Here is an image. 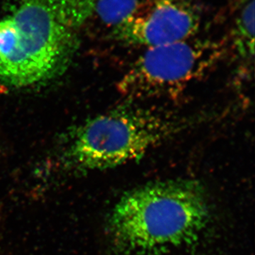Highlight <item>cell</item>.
Segmentation results:
<instances>
[{"instance_id": "8992f818", "label": "cell", "mask_w": 255, "mask_h": 255, "mask_svg": "<svg viewBox=\"0 0 255 255\" xmlns=\"http://www.w3.org/2000/svg\"><path fill=\"white\" fill-rule=\"evenodd\" d=\"M234 6L233 45L240 57L250 59L255 53V0H236Z\"/></svg>"}, {"instance_id": "5b68a950", "label": "cell", "mask_w": 255, "mask_h": 255, "mask_svg": "<svg viewBox=\"0 0 255 255\" xmlns=\"http://www.w3.org/2000/svg\"><path fill=\"white\" fill-rule=\"evenodd\" d=\"M200 23V11L189 0H152L112 28L111 36L128 46L153 48L190 39Z\"/></svg>"}, {"instance_id": "7a4b0ae2", "label": "cell", "mask_w": 255, "mask_h": 255, "mask_svg": "<svg viewBox=\"0 0 255 255\" xmlns=\"http://www.w3.org/2000/svg\"><path fill=\"white\" fill-rule=\"evenodd\" d=\"M194 124V118L121 106L80 126L72 135L65 159L82 170L112 168L140 159Z\"/></svg>"}, {"instance_id": "277c9868", "label": "cell", "mask_w": 255, "mask_h": 255, "mask_svg": "<svg viewBox=\"0 0 255 255\" xmlns=\"http://www.w3.org/2000/svg\"><path fill=\"white\" fill-rule=\"evenodd\" d=\"M221 56L216 45L190 39L147 48L124 74L119 90L135 100L177 93L204 75Z\"/></svg>"}, {"instance_id": "52a82bcc", "label": "cell", "mask_w": 255, "mask_h": 255, "mask_svg": "<svg viewBox=\"0 0 255 255\" xmlns=\"http://www.w3.org/2000/svg\"><path fill=\"white\" fill-rule=\"evenodd\" d=\"M152 0H94L93 16L111 28L131 17Z\"/></svg>"}, {"instance_id": "3957f363", "label": "cell", "mask_w": 255, "mask_h": 255, "mask_svg": "<svg viewBox=\"0 0 255 255\" xmlns=\"http://www.w3.org/2000/svg\"><path fill=\"white\" fill-rule=\"evenodd\" d=\"M9 16L20 38L14 52L0 60V81L27 87L59 73L76 42L80 19L74 0H17Z\"/></svg>"}, {"instance_id": "ba28073f", "label": "cell", "mask_w": 255, "mask_h": 255, "mask_svg": "<svg viewBox=\"0 0 255 255\" xmlns=\"http://www.w3.org/2000/svg\"><path fill=\"white\" fill-rule=\"evenodd\" d=\"M19 38L17 26L11 16L0 20V60L7 58L14 52Z\"/></svg>"}, {"instance_id": "6da1fadb", "label": "cell", "mask_w": 255, "mask_h": 255, "mask_svg": "<svg viewBox=\"0 0 255 255\" xmlns=\"http://www.w3.org/2000/svg\"><path fill=\"white\" fill-rule=\"evenodd\" d=\"M209 221V206L199 182L164 181L125 194L111 212L107 233L119 253L149 254L192 244Z\"/></svg>"}]
</instances>
